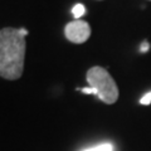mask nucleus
<instances>
[{
  "instance_id": "1",
  "label": "nucleus",
  "mask_w": 151,
  "mask_h": 151,
  "mask_svg": "<svg viewBox=\"0 0 151 151\" xmlns=\"http://www.w3.org/2000/svg\"><path fill=\"white\" fill-rule=\"evenodd\" d=\"M28 30L6 27L0 29V77L17 81L23 76Z\"/></svg>"
},
{
  "instance_id": "2",
  "label": "nucleus",
  "mask_w": 151,
  "mask_h": 151,
  "mask_svg": "<svg viewBox=\"0 0 151 151\" xmlns=\"http://www.w3.org/2000/svg\"><path fill=\"white\" fill-rule=\"evenodd\" d=\"M86 79L89 87L96 91V96L107 105H113L119 100V87L107 69L94 65L87 70Z\"/></svg>"
},
{
  "instance_id": "3",
  "label": "nucleus",
  "mask_w": 151,
  "mask_h": 151,
  "mask_svg": "<svg viewBox=\"0 0 151 151\" xmlns=\"http://www.w3.org/2000/svg\"><path fill=\"white\" fill-rule=\"evenodd\" d=\"M64 35L65 38L74 44H82L86 43L91 37V27L84 20H74L68 23L64 28Z\"/></svg>"
},
{
  "instance_id": "4",
  "label": "nucleus",
  "mask_w": 151,
  "mask_h": 151,
  "mask_svg": "<svg viewBox=\"0 0 151 151\" xmlns=\"http://www.w3.org/2000/svg\"><path fill=\"white\" fill-rule=\"evenodd\" d=\"M84 13H86V8H84L83 4H76L72 9V14L76 18V20H78V18H81Z\"/></svg>"
},
{
  "instance_id": "5",
  "label": "nucleus",
  "mask_w": 151,
  "mask_h": 151,
  "mask_svg": "<svg viewBox=\"0 0 151 151\" xmlns=\"http://www.w3.org/2000/svg\"><path fill=\"white\" fill-rule=\"evenodd\" d=\"M83 151H113V147H112L111 144H101V145L93 146V147L86 149Z\"/></svg>"
},
{
  "instance_id": "6",
  "label": "nucleus",
  "mask_w": 151,
  "mask_h": 151,
  "mask_svg": "<svg viewBox=\"0 0 151 151\" xmlns=\"http://www.w3.org/2000/svg\"><path fill=\"white\" fill-rule=\"evenodd\" d=\"M140 103H141V105H146V106L150 105V103H151V92L144 94L142 98L140 100Z\"/></svg>"
},
{
  "instance_id": "7",
  "label": "nucleus",
  "mask_w": 151,
  "mask_h": 151,
  "mask_svg": "<svg viewBox=\"0 0 151 151\" xmlns=\"http://www.w3.org/2000/svg\"><path fill=\"white\" fill-rule=\"evenodd\" d=\"M81 91L86 94H96V91L91 87H86V88H81Z\"/></svg>"
},
{
  "instance_id": "8",
  "label": "nucleus",
  "mask_w": 151,
  "mask_h": 151,
  "mask_svg": "<svg viewBox=\"0 0 151 151\" xmlns=\"http://www.w3.org/2000/svg\"><path fill=\"white\" fill-rule=\"evenodd\" d=\"M149 48H150V47H149V43H146V42H145V43L141 45L140 50H141V52H146V50H149Z\"/></svg>"
}]
</instances>
